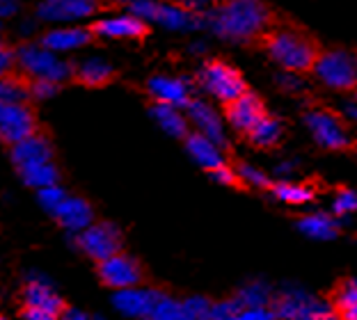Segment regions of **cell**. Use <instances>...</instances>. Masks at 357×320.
<instances>
[{"label": "cell", "mask_w": 357, "mask_h": 320, "mask_svg": "<svg viewBox=\"0 0 357 320\" xmlns=\"http://www.w3.org/2000/svg\"><path fill=\"white\" fill-rule=\"evenodd\" d=\"M298 229L305 236L314 238V241H332L339 236V224L337 220L328 215V213H312L298 220Z\"/></svg>", "instance_id": "cell-23"}, {"label": "cell", "mask_w": 357, "mask_h": 320, "mask_svg": "<svg viewBox=\"0 0 357 320\" xmlns=\"http://www.w3.org/2000/svg\"><path fill=\"white\" fill-rule=\"evenodd\" d=\"M236 176H238V181H243L250 188H259V190L271 188V178H268V174H264L261 169H257L252 165H248V162H241L236 167Z\"/></svg>", "instance_id": "cell-31"}, {"label": "cell", "mask_w": 357, "mask_h": 320, "mask_svg": "<svg viewBox=\"0 0 357 320\" xmlns=\"http://www.w3.org/2000/svg\"><path fill=\"white\" fill-rule=\"evenodd\" d=\"M94 35L110 37V39H140L147 35V23L140 21L133 14L112 16V19H101L92 26Z\"/></svg>", "instance_id": "cell-18"}, {"label": "cell", "mask_w": 357, "mask_h": 320, "mask_svg": "<svg viewBox=\"0 0 357 320\" xmlns=\"http://www.w3.org/2000/svg\"><path fill=\"white\" fill-rule=\"evenodd\" d=\"M0 320H7V318H0Z\"/></svg>", "instance_id": "cell-48"}, {"label": "cell", "mask_w": 357, "mask_h": 320, "mask_svg": "<svg viewBox=\"0 0 357 320\" xmlns=\"http://www.w3.org/2000/svg\"><path fill=\"white\" fill-rule=\"evenodd\" d=\"M35 133V114L26 103H0V139L16 144Z\"/></svg>", "instance_id": "cell-9"}, {"label": "cell", "mask_w": 357, "mask_h": 320, "mask_svg": "<svg viewBox=\"0 0 357 320\" xmlns=\"http://www.w3.org/2000/svg\"><path fill=\"white\" fill-rule=\"evenodd\" d=\"M14 64H16V53L12 51V48L0 44V78H5L7 73L12 71Z\"/></svg>", "instance_id": "cell-39"}, {"label": "cell", "mask_w": 357, "mask_h": 320, "mask_svg": "<svg viewBox=\"0 0 357 320\" xmlns=\"http://www.w3.org/2000/svg\"><path fill=\"white\" fill-rule=\"evenodd\" d=\"M185 119L192 121L199 135H204L206 139H211V142L218 144L222 149L225 142H227L222 119L218 117V112L211 108L208 103H204V101H188V105H185Z\"/></svg>", "instance_id": "cell-13"}, {"label": "cell", "mask_w": 357, "mask_h": 320, "mask_svg": "<svg viewBox=\"0 0 357 320\" xmlns=\"http://www.w3.org/2000/svg\"><path fill=\"white\" fill-rule=\"evenodd\" d=\"M28 92L32 96H37V98H42V101H46V98H51L58 94V85L55 83H48V80H35L32 83V87L28 89Z\"/></svg>", "instance_id": "cell-37"}, {"label": "cell", "mask_w": 357, "mask_h": 320, "mask_svg": "<svg viewBox=\"0 0 357 320\" xmlns=\"http://www.w3.org/2000/svg\"><path fill=\"white\" fill-rule=\"evenodd\" d=\"M92 320H105V318H101V316H96V318H92Z\"/></svg>", "instance_id": "cell-47"}, {"label": "cell", "mask_w": 357, "mask_h": 320, "mask_svg": "<svg viewBox=\"0 0 357 320\" xmlns=\"http://www.w3.org/2000/svg\"><path fill=\"white\" fill-rule=\"evenodd\" d=\"M160 298H163V293H156L151 289H140V286H131V289H121L112 295V307L128 318L149 320Z\"/></svg>", "instance_id": "cell-10"}, {"label": "cell", "mask_w": 357, "mask_h": 320, "mask_svg": "<svg viewBox=\"0 0 357 320\" xmlns=\"http://www.w3.org/2000/svg\"><path fill=\"white\" fill-rule=\"evenodd\" d=\"M211 178H213L215 183H222V185H236L238 183L236 172H234L231 167H227V165L215 167L213 172H211Z\"/></svg>", "instance_id": "cell-38"}, {"label": "cell", "mask_w": 357, "mask_h": 320, "mask_svg": "<svg viewBox=\"0 0 357 320\" xmlns=\"http://www.w3.org/2000/svg\"><path fill=\"white\" fill-rule=\"evenodd\" d=\"M60 320H87V314L80 309H67V311H62Z\"/></svg>", "instance_id": "cell-43"}, {"label": "cell", "mask_w": 357, "mask_h": 320, "mask_svg": "<svg viewBox=\"0 0 357 320\" xmlns=\"http://www.w3.org/2000/svg\"><path fill=\"white\" fill-rule=\"evenodd\" d=\"M280 16L264 0H220L206 14V26L229 42H261Z\"/></svg>", "instance_id": "cell-1"}, {"label": "cell", "mask_w": 357, "mask_h": 320, "mask_svg": "<svg viewBox=\"0 0 357 320\" xmlns=\"http://www.w3.org/2000/svg\"><path fill=\"white\" fill-rule=\"evenodd\" d=\"M261 44L271 60L289 73L312 71L314 62L319 60L323 51L319 39L310 30L284 19L273 23V28L261 37Z\"/></svg>", "instance_id": "cell-2"}, {"label": "cell", "mask_w": 357, "mask_h": 320, "mask_svg": "<svg viewBox=\"0 0 357 320\" xmlns=\"http://www.w3.org/2000/svg\"><path fill=\"white\" fill-rule=\"evenodd\" d=\"M225 105H227L225 114H227V119H229L231 128L241 130V133H248V130L266 114L264 101L255 92H243L241 96H236L234 101Z\"/></svg>", "instance_id": "cell-12"}, {"label": "cell", "mask_w": 357, "mask_h": 320, "mask_svg": "<svg viewBox=\"0 0 357 320\" xmlns=\"http://www.w3.org/2000/svg\"><path fill=\"white\" fill-rule=\"evenodd\" d=\"M96 0H44L37 14L44 21H76L96 12Z\"/></svg>", "instance_id": "cell-15"}, {"label": "cell", "mask_w": 357, "mask_h": 320, "mask_svg": "<svg viewBox=\"0 0 357 320\" xmlns=\"http://www.w3.org/2000/svg\"><path fill=\"white\" fill-rule=\"evenodd\" d=\"M76 243L78 247L83 250L87 257H92L96 261H105L108 257H112V254L119 252V231L115 224H89L85 231L76 234Z\"/></svg>", "instance_id": "cell-8"}, {"label": "cell", "mask_w": 357, "mask_h": 320, "mask_svg": "<svg viewBox=\"0 0 357 320\" xmlns=\"http://www.w3.org/2000/svg\"><path fill=\"white\" fill-rule=\"evenodd\" d=\"M26 305L32 311H46V314H58L62 309V300L60 295L53 291L51 282L39 275V273H30L28 275V286H26Z\"/></svg>", "instance_id": "cell-14"}, {"label": "cell", "mask_w": 357, "mask_h": 320, "mask_svg": "<svg viewBox=\"0 0 357 320\" xmlns=\"http://www.w3.org/2000/svg\"><path fill=\"white\" fill-rule=\"evenodd\" d=\"M51 215L58 220V222L71 234H80L92 224V206L85 199H78V197H64L62 204L55 208Z\"/></svg>", "instance_id": "cell-17"}, {"label": "cell", "mask_w": 357, "mask_h": 320, "mask_svg": "<svg viewBox=\"0 0 357 320\" xmlns=\"http://www.w3.org/2000/svg\"><path fill=\"white\" fill-rule=\"evenodd\" d=\"M99 277L103 279L105 286H110V289H115V291H121V289H131V286L140 284L142 273H140V266H137L131 257L117 252L105 261H101Z\"/></svg>", "instance_id": "cell-11"}, {"label": "cell", "mask_w": 357, "mask_h": 320, "mask_svg": "<svg viewBox=\"0 0 357 320\" xmlns=\"http://www.w3.org/2000/svg\"><path fill=\"white\" fill-rule=\"evenodd\" d=\"M355 94H357V89H355Z\"/></svg>", "instance_id": "cell-49"}, {"label": "cell", "mask_w": 357, "mask_h": 320, "mask_svg": "<svg viewBox=\"0 0 357 320\" xmlns=\"http://www.w3.org/2000/svg\"><path fill=\"white\" fill-rule=\"evenodd\" d=\"M332 309H335L337 320H357V277L346 279L337 286Z\"/></svg>", "instance_id": "cell-24"}, {"label": "cell", "mask_w": 357, "mask_h": 320, "mask_svg": "<svg viewBox=\"0 0 357 320\" xmlns=\"http://www.w3.org/2000/svg\"><path fill=\"white\" fill-rule=\"evenodd\" d=\"M19 174L23 178V183L35 188V190H42V188H51L58 185V167L51 162H42V165H32L26 169H19Z\"/></svg>", "instance_id": "cell-27"}, {"label": "cell", "mask_w": 357, "mask_h": 320, "mask_svg": "<svg viewBox=\"0 0 357 320\" xmlns=\"http://www.w3.org/2000/svg\"><path fill=\"white\" fill-rule=\"evenodd\" d=\"M346 114H348V119H353V121H357V101L355 103H351L346 108Z\"/></svg>", "instance_id": "cell-46"}, {"label": "cell", "mask_w": 357, "mask_h": 320, "mask_svg": "<svg viewBox=\"0 0 357 320\" xmlns=\"http://www.w3.org/2000/svg\"><path fill=\"white\" fill-rule=\"evenodd\" d=\"M92 39V32L83 30V28H67V30H53L44 35L42 46L48 51L58 53V51H76V48L89 44Z\"/></svg>", "instance_id": "cell-22"}, {"label": "cell", "mask_w": 357, "mask_h": 320, "mask_svg": "<svg viewBox=\"0 0 357 320\" xmlns=\"http://www.w3.org/2000/svg\"><path fill=\"white\" fill-rule=\"evenodd\" d=\"M273 311L280 320H337L332 305L298 286H284L275 298Z\"/></svg>", "instance_id": "cell-5"}, {"label": "cell", "mask_w": 357, "mask_h": 320, "mask_svg": "<svg viewBox=\"0 0 357 320\" xmlns=\"http://www.w3.org/2000/svg\"><path fill=\"white\" fill-rule=\"evenodd\" d=\"M16 62L21 64V69L32 76L35 80H48V83H62L71 76V67L67 62H62L53 51H48L44 46H23L16 53Z\"/></svg>", "instance_id": "cell-6"}, {"label": "cell", "mask_w": 357, "mask_h": 320, "mask_svg": "<svg viewBox=\"0 0 357 320\" xmlns=\"http://www.w3.org/2000/svg\"><path fill=\"white\" fill-rule=\"evenodd\" d=\"M312 71H314V76L330 89H337V92H355L357 89V51H351V48H328V51H321Z\"/></svg>", "instance_id": "cell-4"}, {"label": "cell", "mask_w": 357, "mask_h": 320, "mask_svg": "<svg viewBox=\"0 0 357 320\" xmlns=\"http://www.w3.org/2000/svg\"><path fill=\"white\" fill-rule=\"evenodd\" d=\"M12 12H14V3H12V0H0V19L7 16V14H12Z\"/></svg>", "instance_id": "cell-44"}, {"label": "cell", "mask_w": 357, "mask_h": 320, "mask_svg": "<svg viewBox=\"0 0 357 320\" xmlns=\"http://www.w3.org/2000/svg\"><path fill=\"white\" fill-rule=\"evenodd\" d=\"M149 320H195L188 305H185V300H172L163 295V298L158 300L156 309H153V314Z\"/></svg>", "instance_id": "cell-30"}, {"label": "cell", "mask_w": 357, "mask_h": 320, "mask_svg": "<svg viewBox=\"0 0 357 320\" xmlns=\"http://www.w3.org/2000/svg\"><path fill=\"white\" fill-rule=\"evenodd\" d=\"M282 137H284V124L278 117H273V114H264L248 130V139L257 149H273V146H278L282 142Z\"/></svg>", "instance_id": "cell-21"}, {"label": "cell", "mask_w": 357, "mask_h": 320, "mask_svg": "<svg viewBox=\"0 0 357 320\" xmlns=\"http://www.w3.org/2000/svg\"><path fill=\"white\" fill-rule=\"evenodd\" d=\"M211 3V0H178V5H183V7H188V10H195V12H199V7H206ZM220 3V0H215V5Z\"/></svg>", "instance_id": "cell-42"}, {"label": "cell", "mask_w": 357, "mask_h": 320, "mask_svg": "<svg viewBox=\"0 0 357 320\" xmlns=\"http://www.w3.org/2000/svg\"><path fill=\"white\" fill-rule=\"evenodd\" d=\"M26 320H60V316L58 314H46V311H32V309H28Z\"/></svg>", "instance_id": "cell-41"}, {"label": "cell", "mask_w": 357, "mask_h": 320, "mask_svg": "<svg viewBox=\"0 0 357 320\" xmlns=\"http://www.w3.org/2000/svg\"><path fill=\"white\" fill-rule=\"evenodd\" d=\"M271 298H273L271 286L264 282H250L238 291L236 305L238 307H268Z\"/></svg>", "instance_id": "cell-29"}, {"label": "cell", "mask_w": 357, "mask_h": 320, "mask_svg": "<svg viewBox=\"0 0 357 320\" xmlns=\"http://www.w3.org/2000/svg\"><path fill=\"white\" fill-rule=\"evenodd\" d=\"M151 114H153V119L158 121V126L163 128L167 135H172V137H185V135H188V119H185V114L178 112V108L156 103L151 108Z\"/></svg>", "instance_id": "cell-26"}, {"label": "cell", "mask_w": 357, "mask_h": 320, "mask_svg": "<svg viewBox=\"0 0 357 320\" xmlns=\"http://www.w3.org/2000/svg\"><path fill=\"white\" fill-rule=\"evenodd\" d=\"M273 195L278 197L280 201L291 204V206H303V204L312 201L316 190L307 183H291V181H282L278 185H273Z\"/></svg>", "instance_id": "cell-28"}, {"label": "cell", "mask_w": 357, "mask_h": 320, "mask_svg": "<svg viewBox=\"0 0 357 320\" xmlns=\"http://www.w3.org/2000/svg\"><path fill=\"white\" fill-rule=\"evenodd\" d=\"M241 307L236 305V300H229V302H218V305L211 307V316L208 320H234L236 311Z\"/></svg>", "instance_id": "cell-36"}, {"label": "cell", "mask_w": 357, "mask_h": 320, "mask_svg": "<svg viewBox=\"0 0 357 320\" xmlns=\"http://www.w3.org/2000/svg\"><path fill=\"white\" fill-rule=\"evenodd\" d=\"M199 85L206 89L211 96H215L218 101L229 103L236 96H241L245 89V80H243L241 71L234 69L231 64H227L222 60L206 62L199 69Z\"/></svg>", "instance_id": "cell-7"}, {"label": "cell", "mask_w": 357, "mask_h": 320, "mask_svg": "<svg viewBox=\"0 0 357 320\" xmlns=\"http://www.w3.org/2000/svg\"><path fill=\"white\" fill-rule=\"evenodd\" d=\"M28 94V87L21 85L19 80L0 78V103H23Z\"/></svg>", "instance_id": "cell-32"}, {"label": "cell", "mask_w": 357, "mask_h": 320, "mask_svg": "<svg viewBox=\"0 0 357 320\" xmlns=\"http://www.w3.org/2000/svg\"><path fill=\"white\" fill-rule=\"evenodd\" d=\"M294 162H282V165L278 167V174H291V172H294Z\"/></svg>", "instance_id": "cell-45"}, {"label": "cell", "mask_w": 357, "mask_h": 320, "mask_svg": "<svg viewBox=\"0 0 357 320\" xmlns=\"http://www.w3.org/2000/svg\"><path fill=\"white\" fill-rule=\"evenodd\" d=\"M53 149L48 139L32 133L30 137L21 139V142L12 144V160L16 169H26L32 165H42V162H51Z\"/></svg>", "instance_id": "cell-16"}, {"label": "cell", "mask_w": 357, "mask_h": 320, "mask_svg": "<svg viewBox=\"0 0 357 320\" xmlns=\"http://www.w3.org/2000/svg\"><path fill=\"white\" fill-rule=\"evenodd\" d=\"M185 149L192 155V160L197 162L199 167H204L208 172H213L215 167L225 165L222 158V149L218 144H213L211 139H206L199 133H190L185 135Z\"/></svg>", "instance_id": "cell-20"}, {"label": "cell", "mask_w": 357, "mask_h": 320, "mask_svg": "<svg viewBox=\"0 0 357 320\" xmlns=\"http://www.w3.org/2000/svg\"><path fill=\"white\" fill-rule=\"evenodd\" d=\"M76 76L83 85L101 87L105 83H110V78L115 76V69H112L105 60H101V57H89V60L78 64Z\"/></svg>", "instance_id": "cell-25"}, {"label": "cell", "mask_w": 357, "mask_h": 320, "mask_svg": "<svg viewBox=\"0 0 357 320\" xmlns=\"http://www.w3.org/2000/svg\"><path fill=\"white\" fill-rule=\"evenodd\" d=\"M234 320H278L271 307H241Z\"/></svg>", "instance_id": "cell-35"}, {"label": "cell", "mask_w": 357, "mask_h": 320, "mask_svg": "<svg viewBox=\"0 0 357 320\" xmlns=\"http://www.w3.org/2000/svg\"><path fill=\"white\" fill-rule=\"evenodd\" d=\"M149 92L156 98L158 103L163 105H172V108H181V105H188L190 101V92L188 85L178 78H167V76H156L149 80Z\"/></svg>", "instance_id": "cell-19"}, {"label": "cell", "mask_w": 357, "mask_h": 320, "mask_svg": "<svg viewBox=\"0 0 357 320\" xmlns=\"http://www.w3.org/2000/svg\"><path fill=\"white\" fill-rule=\"evenodd\" d=\"M332 211H335L337 215H351V213H355L357 211V192L348 190V188L339 190L335 201H332Z\"/></svg>", "instance_id": "cell-33"}, {"label": "cell", "mask_w": 357, "mask_h": 320, "mask_svg": "<svg viewBox=\"0 0 357 320\" xmlns=\"http://www.w3.org/2000/svg\"><path fill=\"white\" fill-rule=\"evenodd\" d=\"M278 83L284 87V89H291V92H296V89H303V83L298 80V73H284V76L278 78Z\"/></svg>", "instance_id": "cell-40"}, {"label": "cell", "mask_w": 357, "mask_h": 320, "mask_svg": "<svg viewBox=\"0 0 357 320\" xmlns=\"http://www.w3.org/2000/svg\"><path fill=\"white\" fill-rule=\"evenodd\" d=\"M64 190L58 185H51V188H42V190H37V199L39 204H42V208L48 211V213H53L55 208L60 206L62 199H64Z\"/></svg>", "instance_id": "cell-34"}, {"label": "cell", "mask_w": 357, "mask_h": 320, "mask_svg": "<svg viewBox=\"0 0 357 320\" xmlns=\"http://www.w3.org/2000/svg\"><path fill=\"white\" fill-rule=\"evenodd\" d=\"M305 126L310 128L314 142L328 151H353L357 139L348 128L346 119L330 108H312L305 112Z\"/></svg>", "instance_id": "cell-3"}]
</instances>
